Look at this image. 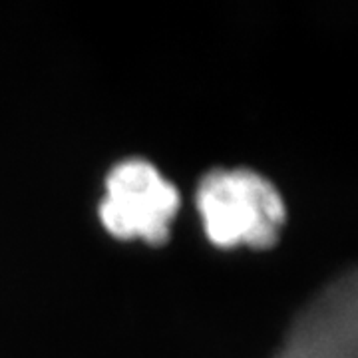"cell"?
<instances>
[{
    "label": "cell",
    "instance_id": "1",
    "mask_svg": "<svg viewBox=\"0 0 358 358\" xmlns=\"http://www.w3.org/2000/svg\"><path fill=\"white\" fill-rule=\"evenodd\" d=\"M197 207L209 239L219 245H268L285 219L281 193L247 167L205 173L197 187Z\"/></svg>",
    "mask_w": 358,
    "mask_h": 358
},
{
    "label": "cell",
    "instance_id": "2",
    "mask_svg": "<svg viewBox=\"0 0 358 358\" xmlns=\"http://www.w3.org/2000/svg\"><path fill=\"white\" fill-rule=\"evenodd\" d=\"M178 205V187L154 164L128 157L117 162L106 178L100 217L117 237L162 241Z\"/></svg>",
    "mask_w": 358,
    "mask_h": 358
},
{
    "label": "cell",
    "instance_id": "3",
    "mask_svg": "<svg viewBox=\"0 0 358 358\" xmlns=\"http://www.w3.org/2000/svg\"><path fill=\"white\" fill-rule=\"evenodd\" d=\"M357 273L334 277L296 315L275 358H357Z\"/></svg>",
    "mask_w": 358,
    "mask_h": 358
}]
</instances>
